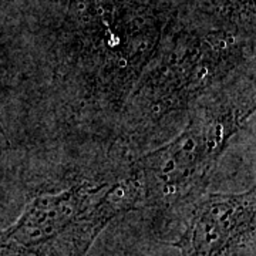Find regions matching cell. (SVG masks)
<instances>
[{
    "instance_id": "cell-2",
    "label": "cell",
    "mask_w": 256,
    "mask_h": 256,
    "mask_svg": "<svg viewBox=\"0 0 256 256\" xmlns=\"http://www.w3.org/2000/svg\"><path fill=\"white\" fill-rule=\"evenodd\" d=\"M141 206L144 194L132 170L114 182H82L37 196L0 230V256H86L111 220Z\"/></svg>"
},
{
    "instance_id": "cell-3",
    "label": "cell",
    "mask_w": 256,
    "mask_h": 256,
    "mask_svg": "<svg viewBox=\"0 0 256 256\" xmlns=\"http://www.w3.org/2000/svg\"><path fill=\"white\" fill-rule=\"evenodd\" d=\"M255 218V188L240 194H206L195 204L191 220L172 246L181 256H228L254 239Z\"/></svg>"
},
{
    "instance_id": "cell-1",
    "label": "cell",
    "mask_w": 256,
    "mask_h": 256,
    "mask_svg": "<svg viewBox=\"0 0 256 256\" xmlns=\"http://www.w3.org/2000/svg\"><path fill=\"white\" fill-rule=\"evenodd\" d=\"M250 90L254 84L239 94L212 92L176 137L138 158L131 170L142 186L144 206L174 208L202 195L230 138L255 110Z\"/></svg>"
}]
</instances>
